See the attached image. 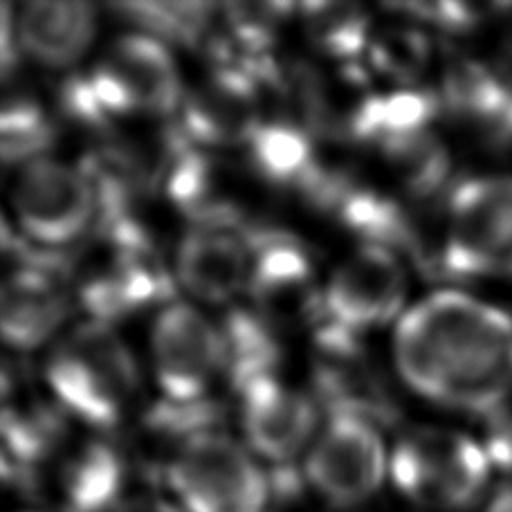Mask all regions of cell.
I'll use <instances>...</instances> for the list:
<instances>
[{
	"label": "cell",
	"instance_id": "obj_1",
	"mask_svg": "<svg viewBox=\"0 0 512 512\" xmlns=\"http://www.w3.org/2000/svg\"><path fill=\"white\" fill-rule=\"evenodd\" d=\"M393 358L418 396L492 416L512 393V315L468 292L438 290L402 315Z\"/></svg>",
	"mask_w": 512,
	"mask_h": 512
},
{
	"label": "cell",
	"instance_id": "obj_2",
	"mask_svg": "<svg viewBox=\"0 0 512 512\" xmlns=\"http://www.w3.org/2000/svg\"><path fill=\"white\" fill-rule=\"evenodd\" d=\"M68 274L81 306L104 324L144 306H167L173 295L171 274L137 218L97 223V239L70 261Z\"/></svg>",
	"mask_w": 512,
	"mask_h": 512
},
{
	"label": "cell",
	"instance_id": "obj_3",
	"mask_svg": "<svg viewBox=\"0 0 512 512\" xmlns=\"http://www.w3.org/2000/svg\"><path fill=\"white\" fill-rule=\"evenodd\" d=\"M45 378L63 411L86 425H120L140 389L133 353L111 324L86 322L54 346Z\"/></svg>",
	"mask_w": 512,
	"mask_h": 512
},
{
	"label": "cell",
	"instance_id": "obj_4",
	"mask_svg": "<svg viewBox=\"0 0 512 512\" xmlns=\"http://www.w3.org/2000/svg\"><path fill=\"white\" fill-rule=\"evenodd\" d=\"M438 268L463 279L512 277V176H479L452 189Z\"/></svg>",
	"mask_w": 512,
	"mask_h": 512
},
{
	"label": "cell",
	"instance_id": "obj_5",
	"mask_svg": "<svg viewBox=\"0 0 512 512\" xmlns=\"http://www.w3.org/2000/svg\"><path fill=\"white\" fill-rule=\"evenodd\" d=\"M490 468L483 443L429 427L402 436L389 465L393 481L409 499L454 512L468 510L483 497Z\"/></svg>",
	"mask_w": 512,
	"mask_h": 512
},
{
	"label": "cell",
	"instance_id": "obj_6",
	"mask_svg": "<svg viewBox=\"0 0 512 512\" xmlns=\"http://www.w3.org/2000/svg\"><path fill=\"white\" fill-rule=\"evenodd\" d=\"M173 495L187 512H263L270 477L221 432H205L173 452L164 468Z\"/></svg>",
	"mask_w": 512,
	"mask_h": 512
},
{
	"label": "cell",
	"instance_id": "obj_7",
	"mask_svg": "<svg viewBox=\"0 0 512 512\" xmlns=\"http://www.w3.org/2000/svg\"><path fill=\"white\" fill-rule=\"evenodd\" d=\"M12 209L21 232L45 248L77 243L99 221L86 173L50 158L23 164L12 189Z\"/></svg>",
	"mask_w": 512,
	"mask_h": 512
},
{
	"label": "cell",
	"instance_id": "obj_8",
	"mask_svg": "<svg viewBox=\"0 0 512 512\" xmlns=\"http://www.w3.org/2000/svg\"><path fill=\"white\" fill-rule=\"evenodd\" d=\"M315 389L331 416H358L373 425H393L398 402L360 335L322 319L315 328Z\"/></svg>",
	"mask_w": 512,
	"mask_h": 512
},
{
	"label": "cell",
	"instance_id": "obj_9",
	"mask_svg": "<svg viewBox=\"0 0 512 512\" xmlns=\"http://www.w3.org/2000/svg\"><path fill=\"white\" fill-rule=\"evenodd\" d=\"M153 373L164 400L189 405L207 400L218 373H225L223 333L187 304H167L151 333Z\"/></svg>",
	"mask_w": 512,
	"mask_h": 512
},
{
	"label": "cell",
	"instance_id": "obj_10",
	"mask_svg": "<svg viewBox=\"0 0 512 512\" xmlns=\"http://www.w3.org/2000/svg\"><path fill=\"white\" fill-rule=\"evenodd\" d=\"M387 474L378 427L358 416H331L306 459V481L333 506H355L376 495Z\"/></svg>",
	"mask_w": 512,
	"mask_h": 512
},
{
	"label": "cell",
	"instance_id": "obj_11",
	"mask_svg": "<svg viewBox=\"0 0 512 512\" xmlns=\"http://www.w3.org/2000/svg\"><path fill=\"white\" fill-rule=\"evenodd\" d=\"M254 268L250 297L265 322L277 326H304L324 319V290L306 250L279 232H252Z\"/></svg>",
	"mask_w": 512,
	"mask_h": 512
},
{
	"label": "cell",
	"instance_id": "obj_12",
	"mask_svg": "<svg viewBox=\"0 0 512 512\" xmlns=\"http://www.w3.org/2000/svg\"><path fill=\"white\" fill-rule=\"evenodd\" d=\"M407 297V274L387 248L364 243L324 288V319L353 333L389 324Z\"/></svg>",
	"mask_w": 512,
	"mask_h": 512
},
{
	"label": "cell",
	"instance_id": "obj_13",
	"mask_svg": "<svg viewBox=\"0 0 512 512\" xmlns=\"http://www.w3.org/2000/svg\"><path fill=\"white\" fill-rule=\"evenodd\" d=\"M261 93L263 86L250 72L221 66L185 93L178 128L198 149L248 146L263 126Z\"/></svg>",
	"mask_w": 512,
	"mask_h": 512
},
{
	"label": "cell",
	"instance_id": "obj_14",
	"mask_svg": "<svg viewBox=\"0 0 512 512\" xmlns=\"http://www.w3.org/2000/svg\"><path fill=\"white\" fill-rule=\"evenodd\" d=\"M252 227L203 223L180 241L176 277L189 295L209 304L232 301L250 286L254 268Z\"/></svg>",
	"mask_w": 512,
	"mask_h": 512
},
{
	"label": "cell",
	"instance_id": "obj_15",
	"mask_svg": "<svg viewBox=\"0 0 512 512\" xmlns=\"http://www.w3.org/2000/svg\"><path fill=\"white\" fill-rule=\"evenodd\" d=\"M239 398L245 438L263 459L283 468L313 441L317 429L315 400L286 387L277 376L250 384Z\"/></svg>",
	"mask_w": 512,
	"mask_h": 512
},
{
	"label": "cell",
	"instance_id": "obj_16",
	"mask_svg": "<svg viewBox=\"0 0 512 512\" xmlns=\"http://www.w3.org/2000/svg\"><path fill=\"white\" fill-rule=\"evenodd\" d=\"M63 274L45 268H18L9 274L0 299V324L5 342L16 351H32L50 340L68 317V292Z\"/></svg>",
	"mask_w": 512,
	"mask_h": 512
},
{
	"label": "cell",
	"instance_id": "obj_17",
	"mask_svg": "<svg viewBox=\"0 0 512 512\" xmlns=\"http://www.w3.org/2000/svg\"><path fill=\"white\" fill-rule=\"evenodd\" d=\"M18 48L45 68L77 66L93 45L97 32L95 7L88 3L34 0L16 18Z\"/></svg>",
	"mask_w": 512,
	"mask_h": 512
},
{
	"label": "cell",
	"instance_id": "obj_18",
	"mask_svg": "<svg viewBox=\"0 0 512 512\" xmlns=\"http://www.w3.org/2000/svg\"><path fill=\"white\" fill-rule=\"evenodd\" d=\"M254 171L272 185L297 187L308 194L326 167L317 160L313 135L301 124L263 122L248 144Z\"/></svg>",
	"mask_w": 512,
	"mask_h": 512
},
{
	"label": "cell",
	"instance_id": "obj_19",
	"mask_svg": "<svg viewBox=\"0 0 512 512\" xmlns=\"http://www.w3.org/2000/svg\"><path fill=\"white\" fill-rule=\"evenodd\" d=\"M510 102L512 86L499 68H490L470 57L454 59L445 68L441 106L459 120L488 126L497 133Z\"/></svg>",
	"mask_w": 512,
	"mask_h": 512
},
{
	"label": "cell",
	"instance_id": "obj_20",
	"mask_svg": "<svg viewBox=\"0 0 512 512\" xmlns=\"http://www.w3.org/2000/svg\"><path fill=\"white\" fill-rule=\"evenodd\" d=\"M441 97L427 90H393L384 95H367L355 111L349 135L362 144H387L400 137L425 133L436 113Z\"/></svg>",
	"mask_w": 512,
	"mask_h": 512
},
{
	"label": "cell",
	"instance_id": "obj_21",
	"mask_svg": "<svg viewBox=\"0 0 512 512\" xmlns=\"http://www.w3.org/2000/svg\"><path fill=\"white\" fill-rule=\"evenodd\" d=\"M126 468L111 445L90 441L72 452L61 470L63 512L115 510Z\"/></svg>",
	"mask_w": 512,
	"mask_h": 512
},
{
	"label": "cell",
	"instance_id": "obj_22",
	"mask_svg": "<svg viewBox=\"0 0 512 512\" xmlns=\"http://www.w3.org/2000/svg\"><path fill=\"white\" fill-rule=\"evenodd\" d=\"M270 322L248 308H236L221 328L225 346V376L232 389L241 393L250 384L274 378L281 360V346Z\"/></svg>",
	"mask_w": 512,
	"mask_h": 512
},
{
	"label": "cell",
	"instance_id": "obj_23",
	"mask_svg": "<svg viewBox=\"0 0 512 512\" xmlns=\"http://www.w3.org/2000/svg\"><path fill=\"white\" fill-rule=\"evenodd\" d=\"M378 151L391 171V178L414 200L438 194L450 178V153L429 131L380 144Z\"/></svg>",
	"mask_w": 512,
	"mask_h": 512
},
{
	"label": "cell",
	"instance_id": "obj_24",
	"mask_svg": "<svg viewBox=\"0 0 512 512\" xmlns=\"http://www.w3.org/2000/svg\"><path fill=\"white\" fill-rule=\"evenodd\" d=\"M115 12L162 43L196 48L212 43L216 32V7L209 3H122L115 5Z\"/></svg>",
	"mask_w": 512,
	"mask_h": 512
},
{
	"label": "cell",
	"instance_id": "obj_25",
	"mask_svg": "<svg viewBox=\"0 0 512 512\" xmlns=\"http://www.w3.org/2000/svg\"><path fill=\"white\" fill-rule=\"evenodd\" d=\"M299 9L310 43L324 57L353 61L369 50V16L360 5L310 3Z\"/></svg>",
	"mask_w": 512,
	"mask_h": 512
},
{
	"label": "cell",
	"instance_id": "obj_26",
	"mask_svg": "<svg viewBox=\"0 0 512 512\" xmlns=\"http://www.w3.org/2000/svg\"><path fill=\"white\" fill-rule=\"evenodd\" d=\"M54 140V124L43 108L25 93H7L0 115V144L5 164L39 160Z\"/></svg>",
	"mask_w": 512,
	"mask_h": 512
},
{
	"label": "cell",
	"instance_id": "obj_27",
	"mask_svg": "<svg viewBox=\"0 0 512 512\" xmlns=\"http://www.w3.org/2000/svg\"><path fill=\"white\" fill-rule=\"evenodd\" d=\"M367 52L378 75L409 84L425 70L432 43L420 30L398 25L373 36Z\"/></svg>",
	"mask_w": 512,
	"mask_h": 512
},
{
	"label": "cell",
	"instance_id": "obj_28",
	"mask_svg": "<svg viewBox=\"0 0 512 512\" xmlns=\"http://www.w3.org/2000/svg\"><path fill=\"white\" fill-rule=\"evenodd\" d=\"M483 447L490 456V463L501 470L512 472V409L504 407L488 416L486 441Z\"/></svg>",
	"mask_w": 512,
	"mask_h": 512
},
{
	"label": "cell",
	"instance_id": "obj_29",
	"mask_svg": "<svg viewBox=\"0 0 512 512\" xmlns=\"http://www.w3.org/2000/svg\"><path fill=\"white\" fill-rule=\"evenodd\" d=\"M113 512H180V510H176L171 504H167V501H162V499L135 497V499L122 501V504L117 506Z\"/></svg>",
	"mask_w": 512,
	"mask_h": 512
},
{
	"label": "cell",
	"instance_id": "obj_30",
	"mask_svg": "<svg viewBox=\"0 0 512 512\" xmlns=\"http://www.w3.org/2000/svg\"><path fill=\"white\" fill-rule=\"evenodd\" d=\"M483 512H512V483L501 486L495 495L488 499Z\"/></svg>",
	"mask_w": 512,
	"mask_h": 512
},
{
	"label": "cell",
	"instance_id": "obj_31",
	"mask_svg": "<svg viewBox=\"0 0 512 512\" xmlns=\"http://www.w3.org/2000/svg\"><path fill=\"white\" fill-rule=\"evenodd\" d=\"M499 72L504 75L510 86H512V21L508 23V30L504 34V41H501V61H499Z\"/></svg>",
	"mask_w": 512,
	"mask_h": 512
},
{
	"label": "cell",
	"instance_id": "obj_32",
	"mask_svg": "<svg viewBox=\"0 0 512 512\" xmlns=\"http://www.w3.org/2000/svg\"><path fill=\"white\" fill-rule=\"evenodd\" d=\"M497 137H499V140L504 142V144L512 146V102H510V106H508V111H506L504 122H501V126H499Z\"/></svg>",
	"mask_w": 512,
	"mask_h": 512
}]
</instances>
